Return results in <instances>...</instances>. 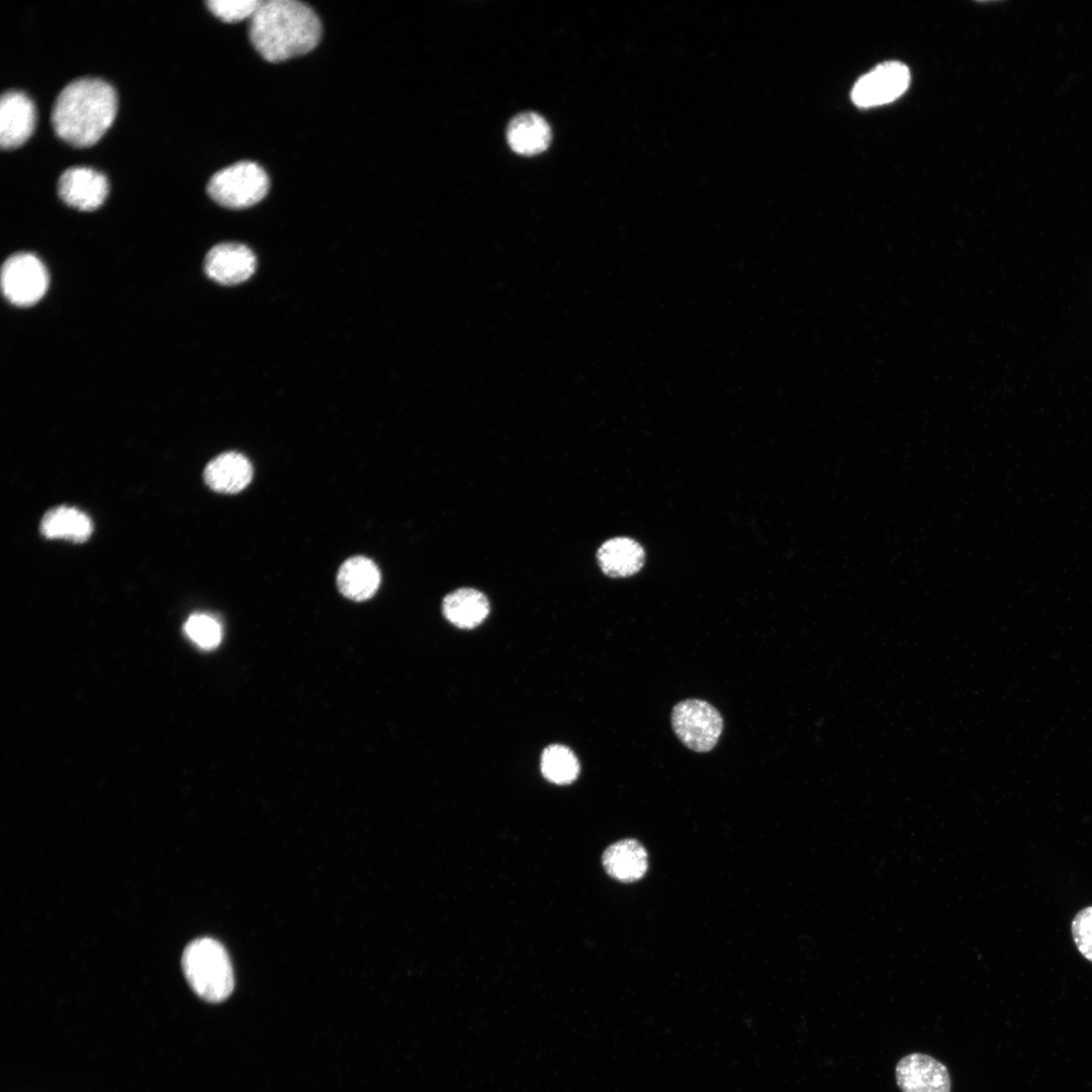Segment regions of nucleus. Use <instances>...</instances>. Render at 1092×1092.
<instances>
[{
    "label": "nucleus",
    "mask_w": 1092,
    "mask_h": 1092,
    "mask_svg": "<svg viewBox=\"0 0 1092 1092\" xmlns=\"http://www.w3.org/2000/svg\"><path fill=\"white\" fill-rule=\"evenodd\" d=\"M117 112L114 88L99 78H79L57 96L51 114L55 133L78 148L96 144L112 124Z\"/></svg>",
    "instance_id": "nucleus-1"
},
{
    "label": "nucleus",
    "mask_w": 1092,
    "mask_h": 1092,
    "mask_svg": "<svg viewBox=\"0 0 1092 1092\" xmlns=\"http://www.w3.org/2000/svg\"><path fill=\"white\" fill-rule=\"evenodd\" d=\"M321 33V21L314 11L295 0H262L250 19L251 43L271 63L310 52L320 41Z\"/></svg>",
    "instance_id": "nucleus-2"
},
{
    "label": "nucleus",
    "mask_w": 1092,
    "mask_h": 1092,
    "mask_svg": "<svg viewBox=\"0 0 1092 1092\" xmlns=\"http://www.w3.org/2000/svg\"><path fill=\"white\" fill-rule=\"evenodd\" d=\"M182 969L193 991L208 1002H221L234 990V972L223 945L209 937L191 941L182 954Z\"/></svg>",
    "instance_id": "nucleus-3"
},
{
    "label": "nucleus",
    "mask_w": 1092,
    "mask_h": 1092,
    "mask_svg": "<svg viewBox=\"0 0 1092 1092\" xmlns=\"http://www.w3.org/2000/svg\"><path fill=\"white\" fill-rule=\"evenodd\" d=\"M269 185L268 175L261 166L251 161H241L217 171L206 189L216 203L240 209L261 201Z\"/></svg>",
    "instance_id": "nucleus-4"
},
{
    "label": "nucleus",
    "mask_w": 1092,
    "mask_h": 1092,
    "mask_svg": "<svg viewBox=\"0 0 1092 1092\" xmlns=\"http://www.w3.org/2000/svg\"><path fill=\"white\" fill-rule=\"evenodd\" d=\"M671 726L685 746L696 752H708L717 744L724 722L720 712L708 702L688 699L673 707Z\"/></svg>",
    "instance_id": "nucleus-5"
},
{
    "label": "nucleus",
    "mask_w": 1092,
    "mask_h": 1092,
    "mask_svg": "<svg viewBox=\"0 0 1092 1092\" xmlns=\"http://www.w3.org/2000/svg\"><path fill=\"white\" fill-rule=\"evenodd\" d=\"M49 286V274L42 262L31 253L10 256L1 270V288L5 298L17 306H30L41 299Z\"/></svg>",
    "instance_id": "nucleus-6"
},
{
    "label": "nucleus",
    "mask_w": 1092,
    "mask_h": 1092,
    "mask_svg": "<svg viewBox=\"0 0 1092 1092\" xmlns=\"http://www.w3.org/2000/svg\"><path fill=\"white\" fill-rule=\"evenodd\" d=\"M910 72L900 62H886L857 80L851 91V99L860 107L889 103L908 88Z\"/></svg>",
    "instance_id": "nucleus-7"
},
{
    "label": "nucleus",
    "mask_w": 1092,
    "mask_h": 1092,
    "mask_svg": "<svg viewBox=\"0 0 1092 1092\" xmlns=\"http://www.w3.org/2000/svg\"><path fill=\"white\" fill-rule=\"evenodd\" d=\"M58 194L69 206L83 211L99 208L105 201L109 183L104 174L84 166L66 169L58 180Z\"/></svg>",
    "instance_id": "nucleus-8"
},
{
    "label": "nucleus",
    "mask_w": 1092,
    "mask_h": 1092,
    "mask_svg": "<svg viewBox=\"0 0 1092 1092\" xmlns=\"http://www.w3.org/2000/svg\"><path fill=\"white\" fill-rule=\"evenodd\" d=\"M895 1073L902 1092H950L951 1089L946 1067L925 1054L905 1056L898 1062Z\"/></svg>",
    "instance_id": "nucleus-9"
},
{
    "label": "nucleus",
    "mask_w": 1092,
    "mask_h": 1092,
    "mask_svg": "<svg viewBox=\"0 0 1092 1092\" xmlns=\"http://www.w3.org/2000/svg\"><path fill=\"white\" fill-rule=\"evenodd\" d=\"M35 107L22 91L8 90L0 100V146L12 150L24 144L35 125Z\"/></svg>",
    "instance_id": "nucleus-10"
},
{
    "label": "nucleus",
    "mask_w": 1092,
    "mask_h": 1092,
    "mask_svg": "<svg viewBox=\"0 0 1092 1092\" xmlns=\"http://www.w3.org/2000/svg\"><path fill=\"white\" fill-rule=\"evenodd\" d=\"M256 269V257L247 246L221 243L211 248L204 259V271L209 278L223 285L248 280Z\"/></svg>",
    "instance_id": "nucleus-11"
},
{
    "label": "nucleus",
    "mask_w": 1092,
    "mask_h": 1092,
    "mask_svg": "<svg viewBox=\"0 0 1092 1092\" xmlns=\"http://www.w3.org/2000/svg\"><path fill=\"white\" fill-rule=\"evenodd\" d=\"M552 131L547 120L532 111L514 116L507 127V141L518 155L530 157L545 152L551 144Z\"/></svg>",
    "instance_id": "nucleus-12"
},
{
    "label": "nucleus",
    "mask_w": 1092,
    "mask_h": 1092,
    "mask_svg": "<svg viewBox=\"0 0 1092 1092\" xmlns=\"http://www.w3.org/2000/svg\"><path fill=\"white\" fill-rule=\"evenodd\" d=\"M205 483L214 491L237 493L252 480L253 467L249 459L238 452H224L204 468Z\"/></svg>",
    "instance_id": "nucleus-13"
},
{
    "label": "nucleus",
    "mask_w": 1092,
    "mask_h": 1092,
    "mask_svg": "<svg viewBox=\"0 0 1092 1092\" xmlns=\"http://www.w3.org/2000/svg\"><path fill=\"white\" fill-rule=\"evenodd\" d=\"M602 862L607 874L624 883L640 880L648 868L647 852L635 839H623L607 847Z\"/></svg>",
    "instance_id": "nucleus-14"
},
{
    "label": "nucleus",
    "mask_w": 1092,
    "mask_h": 1092,
    "mask_svg": "<svg viewBox=\"0 0 1092 1092\" xmlns=\"http://www.w3.org/2000/svg\"><path fill=\"white\" fill-rule=\"evenodd\" d=\"M380 583L376 564L364 556L347 559L337 574V585L343 596L353 601H365L374 596Z\"/></svg>",
    "instance_id": "nucleus-15"
},
{
    "label": "nucleus",
    "mask_w": 1092,
    "mask_h": 1092,
    "mask_svg": "<svg viewBox=\"0 0 1092 1092\" xmlns=\"http://www.w3.org/2000/svg\"><path fill=\"white\" fill-rule=\"evenodd\" d=\"M644 551L639 543L627 537H616L599 548L598 561L603 572L612 577L635 574L644 563Z\"/></svg>",
    "instance_id": "nucleus-16"
},
{
    "label": "nucleus",
    "mask_w": 1092,
    "mask_h": 1092,
    "mask_svg": "<svg viewBox=\"0 0 1092 1092\" xmlns=\"http://www.w3.org/2000/svg\"><path fill=\"white\" fill-rule=\"evenodd\" d=\"M92 531V522L85 513L66 506L48 511L40 522V532L48 539L82 543L89 539Z\"/></svg>",
    "instance_id": "nucleus-17"
},
{
    "label": "nucleus",
    "mask_w": 1092,
    "mask_h": 1092,
    "mask_svg": "<svg viewBox=\"0 0 1092 1092\" xmlns=\"http://www.w3.org/2000/svg\"><path fill=\"white\" fill-rule=\"evenodd\" d=\"M445 618L458 628L472 629L489 613L486 597L473 588H459L447 595L443 601Z\"/></svg>",
    "instance_id": "nucleus-18"
},
{
    "label": "nucleus",
    "mask_w": 1092,
    "mask_h": 1092,
    "mask_svg": "<svg viewBox=\"0 0 1092 1092\" xmlns=\"http://www.w3.org/2000/svg\"><path fill=\"white\" fill-rule=\"evenodd\" d=\"M541 771L549 782L566 785L577 778L579 763L568 747L559 744L550 745L542 753Z\"/></svg>",
    "instance_id": "nucleus-19"
},
{
    "label": "nucleus",
    "mask_w": 1092,
    "mask_h": 1092,
    "mask_svg": "<svg viewBox=\"0 0 1092 1092\" xmlns=\"http://www.w3.org/2000/svg\"><path fill=\"white\" fill-rule=\"evenodd\" d=\"M184 630L192 641L205 649L216 647L221 640V627L209 615L194 614L190 616L185 623Z\"/></svg>",
    "instance_id": "nucleus-20"
},
{
    "label": "nucleus",
    "mask_w": 1092,
    "mask_h": 1092,
    "mask_svg": "<svg viewBox=\"0 0 1092 1092\" xmlns=\"http://www.w3.org/2000/svg\"><path fill=\"white\" fill-rule=\"evenodd\" d=\"M262 0H207L208 9L224 22H238L252 18Z\"/></svg>",
    "instance_id": "nucleus-21"
},
{
    "label": "nucleus",
    "mask_w": 1092,
    "mask_h": 1092,
    "mask_svg": "<svg viewBox=\"0 0 1092 1092\" xmlns=\"http://www.w3.org/2000/svg\"><path fill=\"white\" fill-rule=\"evenodd\" d=\"M1071 929L1077 949L1092 963V906L1083 908L1075 915Z\"/></svg>",
    "instance_id": "nucleus-22"
}]
</instances>
